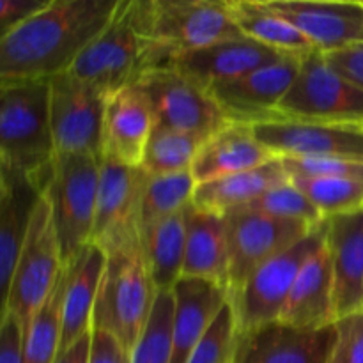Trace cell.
I'll use <instances>...</instances> for the list:
<instances>
[{
	"label": "cell",
	"mask_w": 363,
	"mask_h": 363,
	"mask_svg": "<svg viewBox=\"0 0 363 363\" xmlns=\"http://www.w3.org/2000/svg\"><path fill=\"white\" fill-rule=\"evenodd\" d=\"M229 273V245H227L225 216L197 209H186V248H184L183 277L208 280L227 289Z\"/></svg>",
	"instance_id": "cell-26"
},
{
	"label": "cell",
	"mask_w": 363,
	"mask_h": 363,
	"mask_svg": "<svg viewBox=\"0 0 363 363\" xmlns=\"http://www.w3.org/2000/svg\"><path fill=\"white\" fill-rule=\"evenodd\" d=\"M241 34L286 55H307L315 46L298 28L273 13L264 0H229Z\"/></svg>",
	"instance_id": "cell-29"
},
{
	"label": "cell",
	"mask_w": 363,
	"mask_h": 363,
	"mask_svg": "<svg viewBox=\"0 0 363 363\" xmlns=\"http://www.w3.org/2000/svg\"><path fill=\"white\" fill-rule=\"evenodd\" d=\"M155 117L137 84L110 96L103 124V156L128 167H140Z\"/></svg>",
	"instance_id": "cell-20"
},
{
	"label": "cell",
	"mask_w": 363,
	"mask_h": 363,
	"mask_svg": "<svg viewBox=\"0 0 363 363\" xmlns=\"http://www.w3.org/2000/svg\"><path fill=\"white\" fill-rule=\"evenodd\" d=\"M201 145L202 140L194 135L155 124L140 167L149 176L188 172L194 167Z\"/></svg>",
	"instance_id": "cell-32"
},
{
	"label": "cell",
	"mask_w": 363,
	"mask_h": 363,
	"mask_svg": "<svg viewBox=\"0 0 363 363\" xmlns=\"http://www.w3.org/2000/svg\"><path fill=\"white\" fill-rule=\"evenodd\" d=\"M106 257L92 330L110 333L131 353L147 326L158 291L152 284L142 241Z\"/></svg>",
	"instance_id": "cell-4"
},
{
	"label": "cell",
	"mask_w": 363,
	"mask_h": 363,
	"mask_svg": "<svg viewBox=\"0 0 363 363\" xmlns=\"http://www.w3.org/2000/svg\"><path fill=\"white\" fill-rule=\"evenodd\" d=\"M264 4L323 53L363 41V2L264 0Z\"/></svg>",
	"instance_id": "cell-18"
},
{
	"label": "cell",
	"mask_w": 363,
	"mask_h": 363,
	"mask_svg": "<svg viewBox=\"0 0 363 363\" xmlns=\"http://www.w3.org/2000/svg\"><path fill=\"white\" fill-rule=\"evenodd\" d=\"M325 57L342 77L363 89V41L325 53Z\"/></svg>",
	"instance_id": "cell-41"
},
{
	"label": "cell",
	"mask_w": 363,
	"mask_h": 363,
	"mask_svg": "<svg viewBox=\"0 0 363 363\" xmlns=\"http://www.w3.org/2000/svg\"><path fill=\"white\" fill-rule=\"evenodd\" d=\"M45 195L38 181L13 167L0 165V287L9 289L20 252L30 230L35 209Z\"/></svg>",
	"instance_id": "cell-19"
},
{
	"label": "cell",
	"mask_w": 363,
	"mask_h": 363,
	"mask_svg": "<svg viewBox=\"0 0 363 363\" xmlns=\"http://www.w3.org/2000/svg\"><path fill=\"white\" fill-rule=\"evenodd\" d=\"M289 172L280 158L272 160L257 169L230 174L218 179L197 183L191 204L202 211L225 216L245 208L273 186L287 183Z\"/></svg>",
	"instance_id": "cell-27"
},
{
	"label": "cell",
	"mask_w": 363,
	"mask_h": 363,
	"mask_svg": "<svg viewBox=\"0 0 363 363\" xmlns=\"http://www.w3.org/2000/svg\"><path fill=\"white\" fill-rule=\"evenodd\" d=\"M123 0H50L0 38V84L50 80L67 73L108 27Z\"/></svg>",
	"instance_id": "cell-1"
},
{
	"label": "cell",
	"mask_w": 363,
	"mask_h": 363,
	"mask_svg": "<svg viewBox=\"0 0 363 363\" xmlns=\"http://www.w3.org/2000/svg\"><path fill=\"white\" fill-rule=\"evenodd\" d=\"M282 57H286V53L268 48L247 35H240L194 52L177 53L170 57L165 66L209 91L215 85L238 80L268 64L279 62Z\"/></svg>",
	"instance_id": "cell-17"
},
{
	"label": "cell",
	"mask_w": 363,
	"mask_h": 363,
	"mask_svg": "<svg viewBox=\"0 0 363 363\" xmlns=\"http://www.w3.org/2000/svg\"><path fill=\"white\" fill-rule=\"evenodd\" d=\"M108 96L67 73L50 78V119L57 156H103Z\"/></svg>",
	"instance_id": "cell-11"
},
{
	"label": "cell",
	"mask_w": 363,
	"mask_h": 363,
	"mask_svg": "<svg viewBox=\"0 0 363 363\" xmlns=\"http://www.w3.org/2000/svg\"><path fill=\"white\" fill-rule=\"evenodd\" d=\"M279 117L363 126V89L342 77L325 53L314 50L301 57L300 71L279 105Z\"/></svg>",
	"instance_id": "cell-6"
},
{
	"label": "cell",
	"mask_w": 363,
	"mask_h": 363,
	"mask_svg": "<svg viewBox=\"0 0 363 363\" xmlns=\"http://www.w3.org/2000/svg\"><path fill=\"white\" fill-rule=\"evenodd\" d=\"M151 35L167 64L177 53L243 34L234 21L229 0H151Z\"/></svg>",
	"instance_id": "cell-9"
},
{
	"label": "cell",
	"mask_w": 363,
	"mask_h": 363,
	"mask_svg": "<svg viewBox=\"0 0 363 363\" xmlns=\"http://www.w3.org/2000/svg\"><path fill=\"white\" fill-rule=\"evenodd\" d=\"M67 266H64L55 289L32 318L23 335V363H55L62 342V307Z\"/></svg>",
	"instance_id": "cell-30"
},
{
	"label": "cell",
	"mask_w": 363,
	"mask_h": 363,
	"mask_svg": "<svg viewBox=\"0 0 363 363\" xmlns=\"http://www.w3.org/2000/svg\"><path fill=\"white\" fill-rule=\"evenodd\" d=\"M275 160L259 142L250 124L227 123L202 142L191 174L197 183L218 179L230 174L257 169Z\"/></svg>",
	"instance_id": "cell-25"
},
{
	"label": "cell",
	"mask_w": 363,
	"mask_h": 363,
	"mask_svg": "<svg viewBox=\"0 0 363 363\" xmlns=\"http://www.w3.org/2000/svg\"><path fill=\"white\" fill-rule=\"evenodd\" d=\"M238 319L230 301L220 308L218 315L195 347L188 363H234L238 346Z\"/></svg>",
	"instance_id": "cell-36"
},
{
	"label": "cell",
	"mask_w": 363,
	"mask_h": 363,
	"mask_svg": "<svg viewBox=\"0 0 363 363\" xmlns=\"http://www.w3.org/2000/svg\"><path fill=\"white\" fill-rule=\"evenodd\" d=\"M337 321L363 311V211L325 220Z\"/></svg>",
	"instance_id": "cell-21"
},
{
	"label": "cell",
	"mask_w": 363,
	"mask_h": 363,
	"mask_svg": "<svg viewBox=\"0 0 363 363\" xmlns=\"http://www.w3.org/2000/svg\"><path fill=\"white\" fill-rule=\"evenodd\" d=\"M137 85L151 105L156 126L194 135L204 142L229 123L208 89L172 67H155Z\"/></svg>",
	"instance_id": "cell-10"
},
{
	"label": "cell",
	"mask_w": 363,
	"mask_h": 363,
	"mask_svg": "<svg viewBox=\"0 0 363 363\" xmlns=\"http://www.w3.org/2000/svg\"><path fill=\"white\" fill-rule=\"evenodd\" d=\"M241 209L262 213V215L275 216V218L296 220V222H303L311 227H319L325 223V218L318 211V208L305 197L303 191L298 190L291 183V179L264 191L261 197ZM241 209H238V211H241Z\"/></svg>",
	"instance_id": "cell-35"
},
{
	"label": "cell",
	"mask_w": 363,
	"mask_h": 363,
	"mask_svg": "<svg viewBox=\"0 0 363 363\" xmlns=\"http://www.w3.org/2000/svg\"><path fill=\"white\" fill-rule=\"evenodd\" d=\"M188 209V208H186ZM186 209L156 222L142 233V248L158 293H170L183 279Z\"/></svg>",
	"instance_id": "cell-28"
},
{
	"label": "cell",
	"mask_w": 363,
	"mask_h": 363,
	"mask_svg": "<svg viewBox=\"0 0 363 363\" xmlns=\"http://www.w3.org/2000/svg\"><path fill=\"white\" fill-rule=\"evenodd\" d=\"M99 176L101 156L60 155L55 158L45 197L52 208L64 264L92 243Z\"/></svg>",
	"instance_id": "cell-5"
},
{
	"label": "cell",
	"mask_w": 363,
	"mask_h": 363,
	"mask_svg": "<svg viewBox=\"0 0 363 363\" xmlns=\"http://www.w3.org/2000/svg\"><path fill=\"white\" fill-rule=\"evenodd\" d=\"M328 363H363V311L337 321V342Z\"/></svg>",
	"instance_id": "cell-38"
},
{
	"label": "cell",
	"mask_w": 363,
	"mask_h": 363,
	"mask_svg": "<svg viewBox=\"0 0 363 363\" xmlns=\"http://www.w3.org/2000/svg\"><path fill=\"white\" fill-rule=\"evenodd\" d=\"M335 342L337 323L307 330L275 321L238 335L234 363H328Z\"/></svg>",
	"instance_id": "cell-16"
},
{
	"label": "cell",
	"mask_w": 363,
	"mask_h": 363,
	"mask_svg": "<svg viewBox=\"0 0 363 363\" xmlns=\"http://www.w3.org/2000/svg\"><path fill=\"white\" fill-rule=\"evenodd\" d=\"M55 158L50 80L0 84V165L28 174L46 191Z\"/></svg>",
	"instance_id": "cell-3"
},
{
	"label": "cell",
	"mask_w": 363,
	"mask_h": 363,
	"mask_svg": "<svg viewBox=\"0 0 363 363\" xmlns=\"http://www.w3.org/2000/svg\"><path fill=\"white\" fill-rule=\"evenodd\" d=\"M291 183L318 208L323 218L363 211V181L340 177H291Z\"/></svg>",
	"instance_id": "cell-33"
},
{
	"label": "cell",
	"mask_w": 363,
	"mask_h": 363,
	"mask_svg": "<svg viewBox=\"0 0 363 363\" xmlns=\"http://www.w3.org/2000/svg\"><path fill=\"white\" fill-rule=\"evenodd\" d=\"M225 225L229 245V294L240 291L264 262L300 243L318 229L296 220L275 218L243 209L225 215Z\"/></svg>",
	"instance_id": "cell-12"
},
{
	"label": "cell",
	"mask_w": 363,
	"mask_h": 363,
	"mask_svg": "<svg viewBox=\"0 0 363 363\" xmlns=\"http://www.w3.org/2000/svg\"><path fill=\"white\" fill-rule=\"evenodd\" d=\"M254 133L275 158H347L363 162V126L279 119L254 124Z\"/></svg>",
	"instance_id": "cell-14"
},
{
	"label": "cell",
	"mask_w": 363,
	"mask_h": 363,
	"mask_svg": "<svg viewBox=\"0 0 363 363\" xmlns=\"http://www.w3.org/2000/svg\"><path fill=\"white\" fill-rule=\"evenodd\" d=\"M301 57L286 55L238 80L215 85L209 92L229 123L254 126L279 119V105L300 71Z\"/></svg>",
	"instance_id": "cell-15"
},
{
	"label": "cell",
	"mask_w": 363,
	"mask_h": 363,
	"mask_svg": "<svg viewBox=\"0 0 363 363\" xmlns=\"http://www.w3.org/2000/svg\"><path fill=\"white\" fill-rule=\"evenodd\" d=\"M25 328L9 311H2L0 323V363H23Z\"/></svg>",
	"instance_id": "cell-39"
},
{
	"label": "cell",
	"mask_w": 363,
	"mask_h": 363,
	"mask_svg": "<svg viewBox=\"0 0 363 363\" xmlns=\"http://www.w3.org/2000/svg\"><path fill=\"white\" fill-rule=\"evenodd\" d=\"M64 266L52 208L43 195L14 266L9 289L2 298V311L13 312L27 328L55 289Z\"/></svg>",
	"instance_id": "cell-7"
},
{
	"label": "cell",
	"mask_w": 363,
	"mask_h": 363,
	"mask_svg": "<svg viewBox=\"0 0 363 363\" xmlns=\"http://www.w3.org/2000/svg\"><path fill=\"white\" fill-rule=\"evenodd\" d=\"M279 321L307 330L326 328L337 323L333 266L326 241L307 259L298 273Z\"/></svg>",
	"instance_id": "cell-23"
},
{
	"label": "cell",
	"mask_w": 363,
	"mask_h": 363,
	"mask_svg": "<svg viewBox=\"0 0 363 363\" xmlns=\"http://www.w3.org/2000/svg\"><path fill=\"white\" fill-rule=\"evenodd\" d=\"M162 66L165 59L151 35V0H123L108 27L78 57L69 73L110 98Z\"/></svg>",
	"instance_id": "cell-2"
},
{
	"label": "cell",
	"mask_w": 363,
	"mask_h": 363,
	"mask_svg": "<svg viewBox=\"0 0 363 363\" xmlns=\"http://www.w3.org/2000/svg\"><path fill=\"white\" fill-rule=\"evenodd\" d=\"M106 254L96 243H89L67 262L66 293L62 307V342L60 351L73 346L92 332L96 300L106 268Z\"/></svg>",
	"instance_id": "cell-24"
},
{
	"label": "cell",
	"mask_w": 363,
	"mask_h": 363,
	"mask_svg": "<svg viewBox=\"0 0 363 363\" xmlns=\"http://www.w3.org/2000/svg\"><path fill=\"white\" fill-rule=\"evenodd\" d=\"M50 0H0V38L41 13Z\"/></svg>",
	"instance_id": "cell-40"
},
{
	"label": "cell",
	"mask_w": 363,
	"mask_h": 363,
	"mask_svg": "<svg viewBox=\"0 0 363 363\" xmlns=\"http://www.w3.org/2000/svg\"><path fill=\"white\" fill-rule=\"evenodd\" d=\"M147 177L142 167L101 158L92 243L106 255L142 241L140 206Z\"/></svg>",
	"instance_id": "cell-13"
},
{
	"label": "cell",
	"mask_w": 363,
	"mask_h": 363,
	"mask_svg": "<svg viewBox=\"0 0 363 363\" xmlns=\"http://www.w3.org/2000/svg\"><path fill=\"white\" fill-rule=\"evenodd\" d=\"M291 177H340L362 179L363 162L347 158H282Z\"/></svg>",
	"instance_id": "cell-37"
},
{
	"label": "cell",
	"mask_w": 363,
	"mask_h": 363,
	"mask_svg": "<svg viewBox=\"0 0 363 363\" xmlns=\"http://www.w3.org/2000/svg\"><path fill=\"white\" fill-rule=\"evenodd\" d=\"M197 188L191 170L170 176H149L140 206V233L156 222L184 211L194 202Z\"/></svg>",
	"instance_id": "cell-31"
},
{
	"label": "cell",
	"mask_w": 363,
	"mask_h": 363,
	"mask_svg": "<svg viewBox=\"0 0 363 363\" xmlns=\"http://www.w3.org/2000/svg\"><path fill=\"white\" fill-rule=\"evenodd\" d=\"M174 294L158 293L147 326L131 351V363H170Z\"/></svg>",
	"instance_id": "cell-34"
},
{
	"label": "cell",
	"mask_w": 363,
	"mask_h": 363,
	"mask_svg": "<svg viewBox=\"0 0 363 363\" xmlns=\"http://www.w3.org/2000/svg\"><path fill=\"white\" fill-rule=\"evenodd\" d=\"M91 337L92 332L78 339L73 346L59 353L55 363H89L91 362Z\"/></svg>",
	"instance_id": "cell-42"
},
{
	"label": "cell",
	"mask_w": 363,
	"mask_h": 363,
	"mask_svg": "<svg viewBox=\"0 0 363 363\" xmlns=\"http://www.w3.org/2000/svg\"><path fill=\"white\" fill-rule=\"evenodd\" d=\"M326 241L325 223L307 238L261 266L236 293L229 294L240 333L279 321L298 273Z\"/></svg>",
	"instance_id": "cell-8"
},
{
	"label": "cell",
	"mask_w": 363,
	"mask_h": 363,
	"mask_svg": "<svg viewBox=\"0 0 363 363\" xmlns=\"http://www.w3.org/2000/svg\"><path fill=\"white\" fill-rule=\"evenodd\" d=\"M174 325L170 363H188L220 308L229 301V291L208 280L183 279L174 286Z\"/></svg>",
	"instance_id": "cell-22"
}]
</instances>
